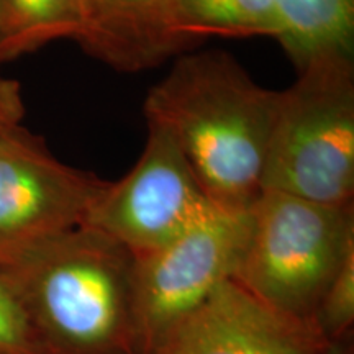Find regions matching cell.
Here are the masks:
<instances>
[{"mask_svg":"<svg viewBox=\"0 0 354 354\" xmlns=\"http://www.w3.org/2000/svg\"><path fill=\"white\" fill-rule=\"evenodd\" d=\"M331 344L313 318L281 312L230 279L153 354H325Z\"/></svg>","mask_w":354,"mask_h":354,"instance_id":"ba28073f","label":"cell"},{"mask_svg":"<svg viewBox=\"0 0 354 354\" xmlns=\"http://www.w3.org/2000/svg\"><path fill=\"white\" fill-rule=\"evenodd\" d=\"M325 354H348V351H344V349H342L339 346H336V344L333 343V344H331V348Z\"/></svg>","mask_w":354,"mask_h":354,"instance_id":"2e32d148","label":"cell"},{"mask_svg":"<svg viewBox=\"0 0 354 354\" xmlns=\"http://www.w3.org/2000/svg\"><path fill=\"white\" fill-rule=\"evenodd\" d=\"M354 251V209L263 190L234 281L271 307L313 318L322 295ZM315 320V318H313Z\"/></svg>","mask_w":354,"mask_h":354,"instance_id":"277c9868","label":"cell"},{"mask_svg":"<svg viewBox=\"0 0 354 354\" xmlns=\"http://www.w3.org/2000/svg\"><path fill=\"white\" fill-rule=\"evenodd\" d=\"M46 354H138L135 256L82 227L0 269Z\"/></svg>","mask_w":354,"mask_h":354,"instance_id":"7a4b0ae2","label":"cell"},{"mask_svg":"<svg viewBox=\"0 0 354 354\" xmlns=\"http://www.w3.org/2000/svg\"><path fill=\"white\" fill-rule=\"evenodd\" d=\"M277 41L304 69L313 61L354 59V0H276Z\"/></svg>","mask_w":354,"mask_h":354,"instance_id":"30bf717a","label":"cell"},{"mask_svg":"<svg viewBox=\"0 0 354 354\" xmlns=\"http://www.w3.org/2000/svg\"><path fill=\"white\" fill-rule=\"evenodd\" d=\"M281 91H269L225 51L179 55L149 88L143 112L183 149L203 190L223 210H250L261 180Z\"/></svg>","mask_w":354,"mask_h":354,"instance_id":"6da1fadb","label":"cell"},{"mask_svg":"<svg viewBox=\"0 0 354 354\" xmlns=\"http://www.w3.org/2000/svg\"><path fill=\"white\" fill-rule=\"evenodd\" d=\"M317 325L331 343L346 333L354 322V251L331 279L315 310Z\"/></svg>","mask_w":354,"mask_h":354,"instance_id":"4fadbf2b","label":"cell"},{"mask_svg":"<svg viewBox=\"0 0 354 354\" xmlns=\"http://www.w3.org/2000/svg\"><path fill=\"white\" fill-rule=\"evenodd\" d=\"M184 32L207 37H281L276 0H176Z\"/></svg>","mask_w":354,"mask_h":354,"instance_id":"7c38bea8","label":"cell"},{"mask_svg":"<svg viewBox=\"0 0 354 354\" xmlns=\"http://www.w3.org/2000/svg\"><path fill=\"white\" fill-rule=\"evenodd\" d=\"M263 190L326 205L354 196V59L313 61L281 91Z\"/></svg>","mask_w":354,"mask_h":354,"instance_id":"3957f363","label":"cell"},{"mask_svg":"<svg viewBox=\"0 0 354 354\" xmlns=\"http://www.w3.org/2000/svg\"><path fill=\"white\" fill-rule=\"evenodd\" d=\"M109 180L64 165L17 125L0 136V269L86 223Z\"/></svg>","mask_w":354,"mask_h":354,"instance_id":"8992f818","label":"cell"},{"mask_svg":"<svg viewBox=\"0 0 354 354\" xmlns=\"http://www.w3.org/2000/svg\"><path fill=\"white\" fill-rule=\"evenodd\" d=\"M79 32V0H0V63Z\"/></svg>","mask_w":354,"mask_h":354,"instance_id":"8fae6325","label":"cell"},{"mask_svg":"<svg viewBox=\"0 0 354 354\" xmlns=\"http://www.w3.org/2000/svg\"><path fill=\"white\" fill-rule=\"evenodd\" d=\"M76 41L120 73L156 68L197 41L184 32L176 0H79Z\"/></svg>","mask_w":354,"mask_h":354,"instance_id":"9c48e42d","label":"cell"},{"mask_svg":"<svg viewBox=\"0 0 354 354\" xmlns=\"http://www.w3.org/2000/svg\"><path fill=\"white\" fill-rule=\"evenodd\" d=\"M24 113L20 84L0 76V136L10 128L20 125Z\"/></svg>","mask_w":354,"mask_h":354,"instance_id":"9a60e30c","label":"cell"},{"mask_svg":"<svg viewBox=\"0 0 354 354\" xmlns=\"http://www.w3.org/2000/svg\"><path fill=\"white\" fill-rule=\"evenodd\" d=\"M250 233L251 209H216L159 250L135 256L138 354H153L216 287L234 277Z\"/></svg>","mask_w":354,"mask_h":354,"instance_id":"5b68a950","label":"cell"},{"mask_svg":"<svg viewBox=\"0 0 354 354\" xmlns=\"http://www.w3.org/2000/svg\"><path fill=\"white\" fill-rule=\"evenodd\" d=\"M216 209L171 133L148 123L136 165L117 183L109 180L84 225L141 256L176 240Z\"/></svg>","mask_w":354,"mask_h":354,"instance_id":"52a82bcc","label":"cell"},{"mask_svg":"<svg viewBox=\"0 0 354 354\" xmlns=\"http://www.w3.org/2000/svg\"><path fill=\"white\" fill-rule=\"evenodd\" d=\"M0 354H46L15 294L0 274Z\"/></svg>","mask_w":354,"mask_h":354,"instance_id":"5bb4252c","label":"cell"}]
</instances>
